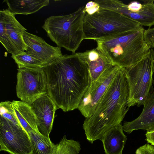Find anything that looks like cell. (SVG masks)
I'll list each match as a JSON object with an SVG mask.
<instances>
[{"instance_id": "603a6c76", "label": "cell", "mask_w": 154, "mask_h": 154, "mask_svg": "<svg viewBox=\"0 0 154 154\" xmlns=\"http://www.w3.org/2000/svg\"><path fill=\"white\" fill-rule=\"evenodd\" d=\"M144 38L145 42L152 48L154 45V28L145 29Z\"/></svg>"}, {"instance_id": "ac0fdd59", "label": "cell", "mask_w": 154, "mask_h": 154, "mask_svg": "<svg viewBox=\"0 0 154 154\" xmlns=\"http://www.w3.org/2000/svg\"><path fill=\"white\" fill-rule=\"evenodd\" d=\"M7 9L14 15H28L35 13L49 4V0H4Z\"/></svg>"}, {"instance_id": "d4e9b609", "label": "cell", "mask_w": 154, "mask_h": 154, "mask_svg": "<svg viewBox=\"0 0 154 154\" xmlns=\"http://www.w3.org/2000/svg\"><path fill=\"white\" fill-rule=\"evenodd\" d=\"M135 154H154V147L148 143L137 149Z\"/></svg>"}, {"instance_id": "d6986e66", "label": "cell", "mask_w": 154, "mask_h": 154, "mask_svg": "<svg viewBox=\"0 0 154 154\" xmlns=\"http://www.w3.org/2000/svg\"><path fill=\"white\" fill-rule=\"evenodd\" d=\"M31 142L32 151L31 154H54L56 144L53 143L49 137L33 131L28 133Z\"/></svg>"}, {"instance_id": "5b68a950", "label": "cell", "mask_w": 154, "mask_h": 154, "mask_svg": "<svg viewBox=\"0 0 154 154\" xmlns=\"http://www.w3.org/2000/svg\"><path fill=\"white\" fill-rule=\"evenodd\" d=\"M83 28L85 39L95 41L144 29L138 23L120 13L100 8L91 15L85 13Z\"/></svg>"}, {"instance_id": "3957f363", "label": "cell", "mask_w": 154, "mask_h": 154, "mask_svg": "<svg viewBox=\"0 0 154 154\" xmlns=\"http://www.w3.org/2000/svg\"><path fill=\"white\" fill-rule=\"evenodd\" d=\"M144 29L95 40L96 47L115 65L125 68L140 61L151 48L145 41Z\"/></svg>"}, {"instance_id": "ba28073f", "label": "cell", "mask_w": 154, "mask_h": 154, "mask_svg": "<svg viewBox=\"0 0 154 154\" xmlns=\"http://www.w3.org/2000/svg\"><path fill=\"white\" fill-rule=\"evenodd\" d=\"M100 8L108 9L120 13L141 26L149 28L154 25V1L142 0L125 4L118 0H95Z\"/></svg>"}, {"instance_id": "7c38bea8", "label": "cell", "mask_w": 154, "mask_h": 154, "mask_svg": "<svg viewBox=\"0 0 154 154\" xmlns=\"http://www.w3.org/2000/svg\"><path fill=\"white\" fill-rule=\"evenodd\" d=\"M23 36L27 47L26 52L40 60L45 66L63 55L61 48L50 45L39 36L26 31Z\"/></svg>"}, {"instance_id": "8fae6325", "label": "cell", "mask_w": 154, "mask_h": 154, "mask_svg": "<svg viewBox=\"0 0 154 154\" xmlns=\"http://www.w3.org/2000/svg\"><path fill=\"white\" fill-rule=\"evenodd\" d=\"M120 67L116 65L111 66L90 84L77 108L85 119L93 114Z\"/></svg>"}, {"instance_id": "cb8c5ba5", "label": "cell", "mask_w": 154, "mask_h": 154, "mask_svg": "<svg viewBox=\"0 0 154 154\" xmlns=\"http://www.w3.org/2000/svg\"><path fill=\"white\" fill-rule=\"evenodd\" d=\"M100 8L99 5L94 1H90L85 7L84 11L85 13L91 15L98 11Z\"/></svg>"}, {"instance_id": "277c9868", "label": "cell", "mask_w": 154, "mask_h": 154, "mask_svg": "<svg viewBox=\"0 0 154 154\" xmlns=\"http://www.w3.org/2000/svg\"><path fill=\"white\" fill-rule=\"evenodd\" d=\"M84 6L69 14L51 16L42 26L48 36L59 47L73 54L85 39L83 28Z\"/></svg>"}, {"instance_id": "2e32d148", "label": "cell", "mask_w": 154, "mask_h": 154, "mask_svg": "<svg viewBox=\"0 0 154 154\" xmlns=\"http://www.w3.org/2000/svg\"><path fill=\"white\" fill-rule=\"evenodd\" d=\"M122 124L114 126L104 134L101 139L105 154H122L127 140Z\"/></svg>"}, {"instance_id": "44dd1931", "label": "cell", "mask_w": 154, "mask_h": 154, "mask_svg": "<svg viewBox=\"0 0 154 154\" xmlns=\"http://www.w3.org/2000/svg\"><path fill=\"white\" fill-rule=\"evenodd\" d=\"M11 57L14 59L18 68L25 67L43 68L45 66L41 61L26 51Z\"/></svg>"}, {"instance_id": "9a60e30c", "label": "cell", "mask_w": 154, "mask_h": 154, "mask_svg": "<svg viewBox=\"0 0 154 154\" xmlns=\"http://www.w3.org/2000/svg\"><path fill=\"white\" fill-rule=\"evenodd\" d=\"M76 53L88 66L90 84L97 79L107 69L115 65L97 48Z\"/></svg>"}, {"instance_id": "7402d4cb", "label": "cell", "mask_w": 154, "mask_h": 154, "mask_svg": "<svg viewBox=\"0 0 154 154\" xmlns=\"http://www.w3.org/2000/svg\"><path fill=\"white\" fill-rule=\"evenodd\" d=\"M0 116L16 125L20 126L16 117L11 102L7 100L0 103Z\"/></svg>"}, {"instance_id": "7a4b0ae2", "label": "cell", "mask_w": 154, "mask_h": 154, "mask_svg": "<svg viewBox=\"0 0 154 154\" xmlns=\"http://www.w3.org/2000/svg\"><path fill=\"white\" fill-rule=\"evenodd\" d=\"M124 69L120 67L94 113L84 122L86 138L90 143L101 140L106 131L121 124L130 108Z\"/></svg>"}, {"instance_id": "8992f818", "label": "cell", "mask_w": 154, "mask_h": 154, "mask_svg": "<svg viewBox=\"0 0 154 154\" xmlns=\"http://www.w3.org/2000/svg\"><path fill=\"white\" fill-rule=\"evenodd\" d=\"M124 69L128 87V106H143L153 80V49L151 48L148 53L137 63Z\"/></svg>"}, {"instance_id": "ffe728a7", "label": "cell", "mask_w": 154, "mask_h": 154, "mask_svg": "<svg viewBox=\"0 0 154 154\" xmlns=\"http://www.w3.org/2000/svg\"><path fill=\"white\" fill-rule=\"evenodd\" d=\"M81 149V145L78 141L68 139L64 135L56 144L54 154H79Z\"/></svg>"}, {"instance_id": "4fadbf2b", "label": "cell", "mask_w": 154, "mask_h": 154, "mask_svg": "<svg viewBox=\"0 0 154 154\" xmlns=\"http://www.w3.org/2000/svg\"><path fill=\"white\" fill-rule=\"evenodd\" d=\"M36 116L38 131L49 137L52 129L57 106L48 94L35 101L31 105Z\"/></svg>"}, {"instance_id": "52a82bcc", "label": "cell", "mask_w": 154, "mask_h": 154, "mask_svg": "<svg viewBox=\"0 0 154 154\" xmlns=\"http://www.w3.org/2000/svg\"><path fill=\"white\" fill-rule=\"evenodd\" d=\"M16 93L21 101L30 105L36 100L48 94L47 79L43 68H18Z\"/></svg>"}, {"instance_id": "5bb4252c", "label": "cell", "mask_w": 154, "mask_h": 154, "mask_svg": "<svg viewBox=\"0 0 154 154\" xmlns=\"http://www.w3.org/2000/svg\"><path fill=\"white\" fill-rule=\"evenodd\" d=\"M141 113L132 121L125 122L122 125L123 131L130 134L135 130H154V80L148 96L143 105Z\"/></svg>"}, {"instance_id": "6da1fadb", "label": "cell", "mask_w": 154, "mask_h": 154, "mask_svg": "<svg viewBox=\"0 0 154 154\" xmlns=\"http://www.w3.org/2000/svg\"><path fill=\"white\" fill-rule=\"evenodd\" d=\"M48 94L57 109H77L90 84L87 64L77 53L64 54L45 66Z\"/></svg>"}, {"instance_id": "30bf717a", "label": "cell", "mask_w": 154, "mask_h": 154, "mask_svg": "<svg viewBox=\"0 0 154 154\" xmlns=\"http://www.w3.org/2000/svg\"><path fill=\"white\" fill-rule=\"evenodd\" d=\"M26 30L8 9L0 10V42L12 56L26 51L23 35Z\"/></svg>"}, {"instance_id": "9c48e42d", "label": "cell", "mask_w": 154, "mask_h": 154, "mask_svg": "<svg viewBox=\"0 0 154 154\" xmlns=\"http://www.w3.org/2000/svg\"><path fill=\"white\" fill-rule=\"evenodd\" d=\"M0 145L1 151L10 154H31L32 151L30 137L26 131L1 116Z\"/></svg>"}, {"instance_id": "e0dca14e", "label": "cell", "mask_w": 154, "mask_h": 154, "mask_svg": "<svg viewBox=\"0 0 154 154\" xmlns=\"http://www.w3.org/2000/svg\"><path fill=\"white\" fill-rule=\"evenodd\" d=\"M15 115L21 126L28 133L38 131L37 120L31 105L21 100L11 102Z\"/></svg>"}, {"instance_id": "484cf974", "label": "cell", "mask_w": 154, "mask_h": 154, "mask_svg": "<svg viewBox=\"0 0 154 154\" xmlns=\"http://www.w3.org/2000/svg\"><path fill=\"white\" fill-rule=\"evenodd\" d=\"M145 136L146 137L145 140L147 143L154 146V130L146 131Z\"/></svg>"}]
</instances>
